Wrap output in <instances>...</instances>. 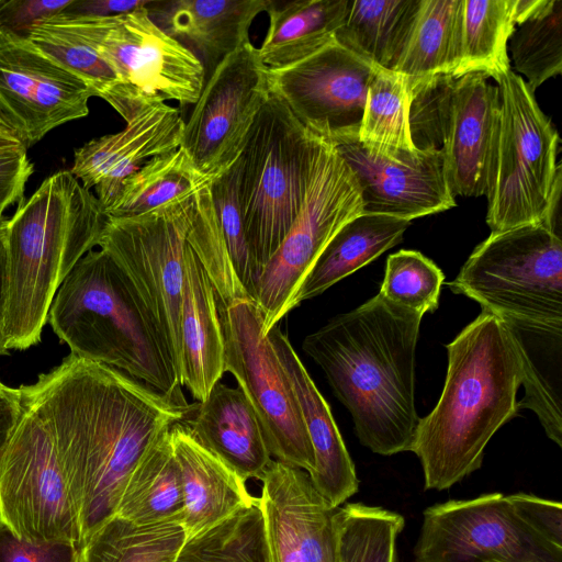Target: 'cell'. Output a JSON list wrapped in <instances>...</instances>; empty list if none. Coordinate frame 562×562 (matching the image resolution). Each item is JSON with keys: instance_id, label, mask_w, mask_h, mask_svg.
Segmentation results:
<instances>
[{"instance_id": "1f68e13d", "label": "cell", "mask_w": 562, "mask_h": 562, "mask_svg": "<svg viewBox=\"0 0 562 562\" xmlns=\"http://www.w3.org/2000/svg\"><path fill=\"white\" fill-rule=\"evenodd\" d=\"M462 0H422L393 71L412 82L456 74L461 59Z\"/></svg>"}, {"instance_id": "836d02e7", "label": "cell", "mask_w": 562, "mask_h": 562, "mask_svg": "<svg viewBox=\"0 0 562 562\" xmlns=\"http://www.w3.org/2000/svg\"><path fill=\"white\" fill-rule=\"evenodd\" d=\"M409 91L406 79L376 68L367 92L358 142L373 154L404 160L417 156L409 130Z\"/></svg>"}, {"instance_id": "c3c4849f", "label": "cell", "mask_w": 562, "mask_h": 562, "mask_svg": "<svg viewBox=\"0 0 562 562\" xmlns=\"http://www.w3.org/2000/svg\"><path fill=\"white\" fill-rule=\"evenodd\" d=\"M22 411V393L0 381V454L7 446Z\"/></svg>"}, {"instance_id": "ffe728a7", "label": "cell", "mask_w": 562, "mask_h": 562, "mask_svg": "<svg viewBox=\"0 0 562 562\" xmlns=\"http://www.w3.org/2000/svg\"><path fill=\"white\" fill-rule=\"evenodd\" d=\"M481 71L453 74L440 125V151L453 196L485 194L499 117V91Z\"/></svg>"}, {"instance_id": "ab89813d", "label": "cell", "mask_w": 562, "mask_h": 562, "mask_svg": "<svg viewBox=\"0 0 562 562\" xmlns=\"http://www.w3.org/2000/svg\"><path fill=\"white\" fill-rule=\"evenodd\" d=\"M404 517L382 507L346 504L335 512L338 562H398Z\"/></svg>"}, {"instance_id": "f6af8a7d", "label": "cell", "mask_w": 562, "mask_h": 562, "mask_svg": "<svg viewBox=\"0 0 562 562\" xmlns=\"http://www.w3.org/2000/svg\"><path fill=\"white\" fill-rule=\"evenodd\" d=\"M74 0H0V31L24 36L41 19L65 11Z\"/></svg>"}, {"instance_id": "4dcf8cb0", "label": "cell", "mask_w": 562, "mask_h": 562, "mask_svg": "<svg viewBox=\"0 0 562 562\" xmlns=\"http://www.w3.org/2000/svg\"><path fill=\"white\" fill-rule=\"evenodd\" d=\"M115 516L136 525L182 524L184 502L170 431L145 454L131 474Z\"/></svg>"}, {"instance_id": "ac0fdd59", "label": "cell", "mask_w": 562, "mask_h": 562, "mask_svg": "<svg viewBox=\"0 0 562 562\" xmlns=\"http://www.w3.org/2000/svg\"><path fill=\"white\" fill-rule=\"evenodd\" d=\"M260 480L268 562H338L336 508L308 473L272 459Z\"/></svg>"}, {"instance_id": "b9f144b4", "label": "cell", "mask_w": 562, "mask_h": 562, "mask_svg": "<svg viewBox=\"0 0 562 562\" xmlns=\"http://www.w3.org/2000/svg\"><path fill=\"white\" fill-rule=\"evenodd\" d=\"M211 194L234 270L247 294L255 301L257 277L246 238L238 198L237 160L212 182Z\"/></svg>"}, {"instance_id": "d6986e66", "label": "cell", "mask_w": 562, "mask_h": 562, "mask_svg": "<svg viewBox=\"0 0 562 562\" xmlns=\"http://www.w3.org/2000/svg\"><path fill=\"white\" fill-rule=\"evenodd\" d=\"M334 145L355 175L362 213L411 222L456 206L440 150L420 151L413 158L395 160L371 153L358 139Z\"/></svg>"}, {"instance_id": "d6a6232c", "label": "cell", "mask_w": 562, "mask_h": 562, "mask_svg": "<svg viewBox=\"0 0 562 562\" xmlns=\"http://www.w3.org/2000/svg\"><path fill=\"white\" fill-rule=\"evenodd\" d=\"M504 327L522 364L525 395L517 403L518 408L535 412L547 436L562 447V334Z\"/></svg>"}, {"instance_id": "f907efd6", "label": "cell", "mask_w": 562, "mask_h": 562, "mask_svg": "<svg viewBox=\"0 0 562 562\" xmlns=\"http://www.w3.org/2000/svg\"><path fill=\"white\" fill-rule=\"evenodd\" d=\"M22 144L14 137L0 133V148H10L21 146ZM23 146V145H22Z\"/></svg>"}, {"instance_id": "7c38bea8", "label": "cell", "mask_w": 562, "mask_h": 562, "mask_svg": "<svg viewBox=\"0 0 562 562\" xmlns=\"http://www.w3.org/2000/svg\"><path fill=\"white\" fill-rule=\"evenodd\" d=\"M217 306L224 371L233 374L254 408L271 457L310 474L315 467L313 448L291 383L262 335L259 307L251 299Z\"/></svg>"}, {"instance_id": "4fadbf2b", "label": "cell", "mask_w": 562, "mask_h": 562, "mask_svg": "<svg viewBox=\"0 0 562 562\" xmlns=\"http://www.w3.org/2000/svg\"><path fill=\"white\" fill-rule=\"evenodd\" d=\"M415 562H562L502 493L448 501L423 513Z\"/></svg>"}, {"instance_id": "484cf974", "label": "cell", "mask_w": 562, "mask_h": 562, "mask_svg": "<svg viewBox=\"0 0 562 562\" xmlns=\"http://www.w3.org/2000/svg\"><path fill=\"white\" fill-rule=\"evenodd\" d=\"M103 24L104 16L63 11L37 21L25 37L41 53L79 77L93 97L108 102L127 123L138 112L98 53Z\"/></svg>"}, {"instance_id": "5b68a950", "label": "cell", "mask_w": 562, "mask_h": 562, "mask_svg": "<svg viewBox=\"0 0 562 562\" xmlns=\"http://www.w3.org/2000/svg\"><path fill=\"white\" fill-rule=\"evenodd\" d=\"M48 322L71 355L115 368L175 401L187 402L159 335L104 250H90L63 280Z\"/></svg>"}, {"instance_id": "f35d334b", "label": "cell", "mask_w": 562, "mask_h": 562, "mask_svg": "<svg viewBox=\"0 0 562 562\" xmlns=\"http://www.w3.org/2000/svg\"><path fill=\"white\" fill-rule=\"evenodd\" d=\"M176 562H268L258 497L213 527L187 538Z\"/></svg>"}, {"instance_id": "f1b7e54d", "label": "cell", "mask_w": 562, "mask_h": 562, "mask_svg": "<svg viewBox=\"0 0 562 562\" xmlns=\"http://www.w3.org/2000/svg\"><path fill=\"white\" fill-rule=\"evenodd\" d=\"M350 0H270L269 26L260 48L269 69L283 68L312 55L335 40Z\"/></svg>"}, {"instance_id": "ba28073f", "label": "cell", "mask_w": 562, "mask_h": 562, "mask_svg": "<svg viewBox=\"0 0 562 562\" xmlns=\"http://www.w3.org/2000/svg\"><path fill=\"white\" fill-rule=\"evenodd\" d=\"M448 285L508 328L562 334V239L542 224L492 232Z\"/></svg>"}, {"instance_id": "9a60e30c", "label": "cell", "mask_w": 562, "mask_h": 562, "mask_svg": "<svg viewBox=\"0 0 562 562\" xmlns=\"http://www.w3.org/2000/svg\"><path fill=\"white\" fill-rule=\"evenodd\" d=\"M98 53L138 113L167 101L194 104L204 86L200 58L165 32L148 9L104 16Z\"/></svg>"}, {"instance_id": "ee69618b", "label": "cell", "mask_w": 562, "mask_h": 562, "mask_svg": "<svg viewBox=\"0 0 562 562\" xmlns=\"http://www.w3.org/2000/svg\"><path fill=\"white\" fill-rule=\"evenodd\" d=\"M517 515L539 536L562 549V505L560 502L524 493L507 496Z\"/></svg>"}, {"instance_id": "9c48e42d", "label": "cell", "mask_w": 562, "mask_h": 562, "mask_svg": "<svg viewBox=\"0 0 562 562\" xmlns=\"http://www.w3.org/2000/svg\"><path fill=\"white\" fill-rule=\"evenodd\" d=\"M198 191L137 216L106 217L98 241L124 274L179 380L183 258Z\"/></svg>"}, {"instance_id": "74e56055", "label": "cell", "mask_w": 562, "mask_h": 562, "mask_svg": "<svg viewBox=\"0 0 562 562\" xmlns=\"http://www.w3.org/2000/svg\"><path fill=\"white\" fill-rule=\"evenodd\" d=\"M517 0H462L461 59L456 74L481 71L494 79L510 69L507 45Z\"/></svg>"}, {"instance_id": "44dd1931", "label": "cell", "mask_w": 562, "mask_h": 562, "mask_svg": "<svg viewBox=\"0 0 562 562\" xmlns=\"http://www.w3.org/2000/svg\"><path fill=\"white\" fill-rule=\"evenodd\" d=\"M184 123L178 108L167 103L148 106L122 131L77 148L69 171L87 190H95L104 213L127 177L151 158L180 148Z\"/></svg>"}, {"instance_id": "7bdbcfd3", "label": "cell", "mask_w": 562, "mask_h": 562, "mask_svg": "<svg viewBox=\"0 0 562 562\" xmlns=\"http://www.w3.org/2000/svg\"><path fill=\"white\" fill-rule=\"evenodd\" d=\"M0 562H79L74 542H29L0 524Z\"/></svg>"}, {"instance_id": "7a4b0ae2", "label": "cell", "mask_w": 562, "mask_h": 562, "mask_svg": "<svg viewBox=\"0 0 562 562\" xmlns=\"http://www.w3.org/2000/svg\"><path fill=\"white\" fill-rule=\"evenodd\" d=\"M423 316L378 293L302 342L349 411L360 442L381 456L412 450L419 420L415 353Z\"/></svg>"}, {"instance_id": "60d3db41", "label": "cell", "mask_w": 562, "mask_h": 562, "mask_svg": "<svg viewBox=\"0 0 562 562\" xmlns=\"http://www.w3.org/2000/svg\"><path fill=\"white\" fill-rule=\"evenodd\" d=\"M445 276L429 258L415 250H398L387 257L380 294L420 314L438 308Z\"/></svg>"}, {"instance_id": "e0dca14e", "label": "cell", "mask_w": 562, "mask_h": 562, "mask_svg": "<svg viewBox=\"0 0 562 562\" xmlns=\"http://www.w3.org/2000/svg\"><path fill=\"white\" fill-rule=\"evenodd\" d=\"M93 93L24 36L0 31V117L27 149L89 114Z\"/></svg>"}, {"instance_id": "3957f363", "label": "cell", "mask_w": 562, "mask_h": 562, "mask_svg": "<svg viewBox=\"0 0 562 562\" xmlns=\"http://www.w3.org/2000/svg\"><path fill=\"white\" fill-rule=\"evenodd\" d=\"M437 405L419 418L412 446L425 490L443 491L477 470L494 434L519 412L522 364L498 318L483 312L447 346Z\"/></svg>"}, {"instance_id": "d590c367", "label": "cell", "mask_w": 562, "mask_h": 562, "mask_svg": "<svg viewBox=\"0 0 562 562\" xmlns=\"http://www.w3.org/2000/svg\"><path fill=\"white\" fill-rule=\"evenodd\" d=\"M180 147L156 156L127 177L104 211L106 217H132L211 186Z\"/></svg>"}, {"instance_id": "e575fe53", "label": "cell", "mask_w": 562, "mask_h": 562, "mask_svg": "<svg viewBox=\"0 0 562 562\" xmlns=\"http://www.w3.org/2000/svg\"><path fill=\"white\" fill-rule=\"evenodd\" d=\"M515 69L535 91L562 70V0H517L509 38Z\"/></svg>"}, {"instance_id": "8fae6325", "label": "cell", "mask_w": 562, "mask_h": 562, "mask_svg": "<svg viewBox=\"0 0 562 562\" xmlns=\"http://www.w3.org/2000/svg\"><path fill=\"white\" fill-rule=\"evenodd\" d=\"M359 186L334 144L321 138L302 207L259 277L255 302L262 335L290 312V303L324 248L362 213Z\"/></svg>"}, {"instance_id": "83f0119b", "label": "cell", "mask_w": 562, "mask_h": 562, "mask_svg": "<svg viewBox=\"0 0 562 562\" xmlns=\"http://www.w3.org/2000/svg\"><path fill=\"white\" fill-rule=\"evenodd\" d=\"M409 225V221L385 214L361 213L348 221L305 276L290 303V311L397 245Z\"/></svg>"}, {"instance_id": "f546056e", "label": "cell", "mask_w": 562, "mask_h": 562, "mask_svg": "<svg viewBox=\"0 0 562 562\" xmlns=\"http://www.w3.org/2000/svg\"><path fill=\"white\" fill-rule=\"evenodd\" d=\"M422 0H350L335 40L375 67L393 70Z\"/></svg>"}, {"instance_id": "5bb4252c", "label": "cell", "mask_w": 562, "mask_h": 562, "mask_svg": "<svg viewBox=\"0 0 562 562\" xmlns=\"http://www.w3.org/2000/svg\"><path fill=\"white\" fill-rule=\"evenodd\" d=\"M269 95L268 67L251 43L224 58L205 79L180 147L212 182L239 158Z\"/></svg>"}, {"instance_id": "6da1fadb", "label": "cell", "mask_w": 562, "mask_h": 562, "mask_svg": "<svg viewBox=\"0 0 562 562\" xmlns=\"http://www.w3.org/2000/svg\"><path fill=\"white\" fill-rule=\"evenodd\" d=\"M31 385L52 427L80 546L115 516L140 460L196 404L175 401L115 368L71 353Z\"/></svg>"}, {"instance_id": "4316f807", "label": "cell", "mask_w": 562, "mask_h": 562, "mask_svg": "<svg viewBox=\"0 0 562 562\" xmlns=\"http://www.w3.org/2000/svg\"><path fill=\"white\" fill-rule=\"evenodd\" d=\"M192 414L188 426L205 448L245 482L262 477L272 457L257 415L238 387L217 382Z\"/></svg>"}, {"instance_id": "681fc988", "label": "cell", "mask_w": 562, "mask_h": 562, "mask_svg": "<svg viewBox=\"0 0 562 562\" xmlns=\"http://www.w3.org/2000/svg\"><path fill=\"white\" fill-rule=\"evenodd\" d=\"M4 217L0 220V356L8 353L4 335V308H5V251L3 226Z\"/></svg>"}, {"instance_id": "8992f818", "label": "cell", "mask_w": 562, "mask_h": 562, "mask_svg": "<svg viewBox=\"0 0 562 562\" xmlns=\"http://www.w3.org/2000/svg\"><path fill=\"white\" fill-rule=\"evenodd\" d=\"M494 80L499 117L486 179V223L492 232L542 224L561 236L559 135L520 76L508 69Z\"/></svg>"}, {"instance_id": "bcb514c9", "label": "cell", "mask_w": 562, "mask_h": 562, "mask_svg": "<svg viewBox=\"0 0 562 562\" xmlns=\"http://www.w3.org/2000/svg\"><path fill=\"white\" fill-rule=\"evenodd\" d=\"M24 146L0 148V220L14 203L24 201V189L34 171Z\"/></svg>"}, {"instance_id": "8d00e7d4", "label": "cell", "mask_w": 562, "mask_h": 562, "mask_svg": "<svg viewBox=\"0 0 562 562\" xmlns=\"http://www.w3.org/2000/svg\"><path fill=\"white\" fill-rule=\"evenodd\" d=\"M186 539L180 522L136 525L114 516L79 546V562H176Z\"/></svg>"}, {"instance_id": "d4e9b609", "label": "cell", "mask_w": 562, "mask_h": 562, "mask_svg": "<svg viewBox=\"0 0 562 562\" xmlns=\"http://www.w3.org/2000/svg\"><path fill=\"white\" fill-rule=\"evenodd\" d=\"M270 0L156 1L148 10L159 16L165 32L187 43L200 58L205 79L228 55L251 43L250 26L267 11Z\"/></svg>"}, {"instance_id": "603a6c76", "label": "cell", "mask_w": 562, "mask_h": 562, "mask_svg": "<svg viewBox=\"0 0 562 562\" xmlns=\"http://www.w3.org/2000/svg\"><path fill=\"white\" fill-rule=\"evenodd\" d=\"M170 439L181 479L187 538L257 499L246 482L194 437L186 422L172 426Z\"/></svg>"}, {"instance_id": "2e32d148", "label": "cell", "mask_w": 562, "mask_h": 562, "mask_svg": "<svg viewBox=\"0 0 562 562\" xmlns=\"http://www.w3.org/2000/svg\"><path fill=\"white\" fill-rule=\"evenodd\" d=\"M378 67L336 40L283 68H268L269 92L313 135L333 144L358 139Z\"/></svg>"}, {"instance_id": "277c9868", "label": "cell", "mask_w": 562, "mask_h": 562, "mask_svg": "<svg viewBox=\"0 0 562 562\" xmlns=\"http://www.w3.org/2000/svg\"><path fill=\"white\" fill-rule=\"evenodd\" d=\"M106 216L94 194L69 170L48 176L4 220L8 349L40 342L63 280L98 246Z\"/></svg>"}, {"instance_id": "52a82bcc", "label": "cell", "mask_w": 562, "mask_h": 562, "mask_svg": "<svg viewBox=\"0 0 562 562\" xmlns=\"http://www.w3.org/2000/svg\"><path fill=\"white\" fill-rule=\"evenodd\" d=\"M319 142L270 93L237 159L238 198L257 283L302 207Z\"/></svg>"}, {"instance_id": "cb8c5ba5", "label": "cell", "mask_w": 562, "mask_h": 562, "mask_svg": "<svg viewBox=\"0 0 562 562\" xmlns=\"http://www.w3.org/2000/svg\"><path fill=\"white\" fill-rule=\"evenodd\" d=\"M183 268L180 382L202 402L225 373L224 334L215 290L189 241Z\"/></svg>"}, {"instance_id": "7dc6e473", "label": "cell", "mask_w": 562, "mask_h": 562, "mask_svg": "<svg viewBox=\"0 0 562 562\" xmlns=\"http://www.w3.org/2000/svg\"><path fill=\"white\" fill-rule=\"evenodd\" d=\"M156 1L151 0H74L65 10L76 14L92 16H112L150 9Z\"/></svg>"}, {"instance_id": "30bf717a", "label": "cell", "mask_w": 562, "mask_h": 562, "mask_svg": "<svg viewBox=\"0 0 562 562\" xmlns=\"http://www.w3.org/2000/svg\"><path fill=\"white\" fill-rule=\"evenodd\" d=\"M22 411L0 454V524L29 542H74L79 529L44 406L20 386Z\"/></svg>"}, {"instance_id": "7402d4cb", "label": "cell", "mask_w": 562, "mask_h": 562, "mask_svg": "<svg viewBox=\"0 0 562 562\" xmlns=\"http://www.w3.org/2000/svg\"><path fill=\"white\" fill-rule=\"evenodd\" d=\"M266 337L291 383L313 448L315 467L310 479L330 507H340L356 494L359 480L330 407L280 325L272 327Z\"/></svg>"}]
</instances>
